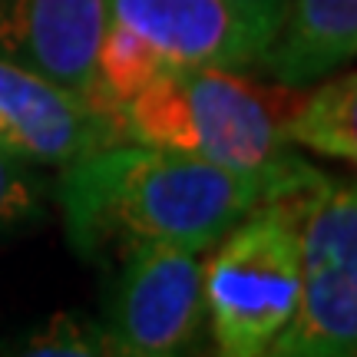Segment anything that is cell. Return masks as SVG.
I'll list each match as a JSON object with an SVG mask.
<instances>
[{"label": "cell", "mask_w": 357, "mask_h": 357, "mask_svg": "<svg viewBox=\"0 0 357 357\" xmlns=\"http://www.w3.org/2000/svg\"><path fill=\"white\" fill-rule=\"evenodd\" d=\"M56 199L77 255L119 265L142 245L205 252L258 202L261 178L185 153L116 142L60 166Z\"/></svg>", "instance_id": "6da1fadb"}, {"label": "cell", "mask_w": 357, "mask_h": 357, "mask_svg": "<svg viewBox=\"0 0 357 357\" xmlns=\"http://www.w3.org/2000/svg\"><path fill=\"white\" fill-rule=\"evenodd\" d=\"M301 100L291 86L265 89L222 66H166L113 109L123 142L185 153L265 178L288 155L284 119Z\"/></svg>", "instance_id": "7a4b0ae2"}, {"label": "cell", "mask_w": 357, "mask_h": 357, "mask_svg": "<svg viewBox=\"0 0 357 357\" xmlns=\"http://www.w3.org/2000/svg\"><path fill=\"white\" fill-rule=\"evenodd\" d=\"M202 265V305L222 357H265L294 314L301 278L298 225L252 205Z\"/></svg>", "instance_id": "3957f363"}, {"label": "cell", "mask_w": 357, "mask_h": 357, "mask_svg": "<svg viewBox=\"0 0 357 357\" xmlns=\"http://www.w3.org/2000/svg\"><path fill=\"white\" fill-rule=\"evenodd\" d=\"M301 278L284 331L265 357H357V189L324 178L298 222Z\"/></svg>", "instance_id": "277c9868"}, {"label": "cell", "mask_w": 357, "mask_h": 357, "mask_svg": "<svg viewBox=\"0 0 357 357\" xmlns=\"http://www.w3.org/2000/svg\"><path fill=\"white\" fill-rule=\"evenodd\" d=\"M202 314L199 252L155 242L119 261L106 328L132 354L178 357V351L195 337Z\"/></svg>", "instance_id": "5b68a950"}, {"label": "cell", "mask_w": 357, "mask_h": 357, "mask_svg": "<svg viewBox=\"0 0 357 357\" xmlns=\"http://www.w3.org/2000/svg\"><path fill=\"white\" fill-rule=\"evenodd\" d=\"M0 119L17 136L20 155L37 166H66L123 142L116 119L86 93L10 60H0Z\"/></svg>", "instance_id": "8992f818"}, {"label": "cell", "mask_w": 357, "mask_h": 357, "mask_svg": "<svg viewBox=\"0 0 357 357\" xmlns=\"http://www.w3.org/2000/svg\"><path fill=\"white\" fill-rule=\"evenodd\" d=\"M106 20V0H0V60L89 96Z\"/></svg>", "instance_id": "52a82bcc"}, {"label": "cell", "mask_w": 357, "mask_h": 357, "mask_svg": "<svg viewBox=\"0 0 357 357\" xmlns=\"http://www.w3.org/2000/svg\"><path fill=\"white\" fill-rule=\"evenodd\" d=\"M109 20L129 26L176 66H252L258 53L225 0H106Z\"/></svg>", "instance_id": "ba28073f"}, {"label": "cell", "mask_w": 357, "mask_h": 357, "mask_svg": "<svg viewBox=\"0 0 357 357\" xmlns=\"http://www.w3.org/2000/svg\"><path fill=\"white\" fill-rule=\"evenodd\" d=\"M357 50V0H284L278 37L261 66L281 86H307L344 66Z\"/></svg>", "instance_id": "9c48e42d"}, {"label": "cell", "mask_w": 357, "mask_h": 357, "mask_svg": "<svg viewBox=\"0 0 357 357\" xmlns=\"http://www.w3.org/2000/svg\"><path fill=\"white\" fill-rule=\"evenodd\" d=\"M284 142L305 146L337 162L357 159V77L337 73L324 79L314 93L294 102L284 119Z\"/></svg>", "instance_id": "30bf717a"}, {"label": "cell", "mask_w": 357, "mask_h": 357, "mask_svg": "<svg viewBox=\"0 0 357 357\" xmlns=\"http://www.w3.org/2000/svg\"><path fill=\"white\" fill-rule=\"evenodd\" d=\"M169 63L153 43H146L139 33H132L129 26L106 20L100 40V53H96V77H93V89L89 100L102 106L113 116L119 102H126L129 96H136L146 83H153Z\"/></svg>", "instance_id": "8fae6325"}, {"label": "cell", "mask_w": 357, "mask_h": 357, "mask_svg": "<svg viewBox=\"0 0 357 357\" xmlns=\"http://www.w3.org/2000/svg\"><path fill=\"white\" fill-rule=\"evenodd\" d=\"M0 357H139L109 328L79 314H53L26 331L3 334Z\"/></svg>", "instance_id": "7c38bea8"}, {"label": "cell", "mask_w": 357, "mask_h": 357, "mask_svg": "<svg viewBox=\"0 0 357 357\" xmlns=\"http://www.w3.org/2000/svg\"><path fill=\"white\" fill-rule=\"evenodd\" d=\"M33 169L37 162L0 149V235L26 229L43 215V182Z\"/></svg>", "instance_id": "4fadbf2b"}, {"label": "cell", "mask_w": 357, "mask_h": 357, "mask_svg": "<svg viewBox=\"0 0 357 357\" xmlns=\"http://www.w3.org/2000/svg\"><path fill=\"white\" fill-rule=\"evenodd\" d=\"M229 10L235 13V20L242 24V30L248 33L252 47L258 53V63L268 53L271 40L278 37L281 17H284V0H225Z\"/></svg>", "instance_id": "5bb4252c"}, {"label": "cell", "mask_w": 357, "mask_h": 357, "mask_svg": "<svg viewBox=\"0 0 357 357\" xmlns=\"http://www.w3.org/2000/svg\"><path fill=\"white\" fill-rule=\"evenodd\" d=\"M0 149H7V153H17L20 155V146H17V136L10 132V126L0 119Z\"/></svg>", "instance_id": "9a60e30c"}]
</instances>
